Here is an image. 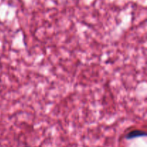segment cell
Instances as JSON below:
<instances>
[{
    "mask_svg": "<svg viewBox=\"0 0 147 147\" xmlns=\"http://www.w3.org/2000/svg\"><path fill=\"white\" fill-rule=\"evenodd\" d=\"M24 147H31V146H24Z\"/></svg>",
    "mask_w": 147,
    "mask_h": 147,
    "instance_id": "2",
    "label": "cell"
},
{
    "mask_svg": "<svg viewBox=\"0 0 147 147\" xmlns=\"http://www.w3.org/2000/svg\"><path fill=\"white\" fill-rule=\"evenodd\" d=\"M146 135V132L144 131L141 130H134L131 131L129 132V133L126 134V139H133L135 138L140 137V136H145Z\"/></svg>",
    "mask_w": 147,
    "mask_h": 147,
    "instance_id": "1",
    "label": "cell"
}]
</instances>
